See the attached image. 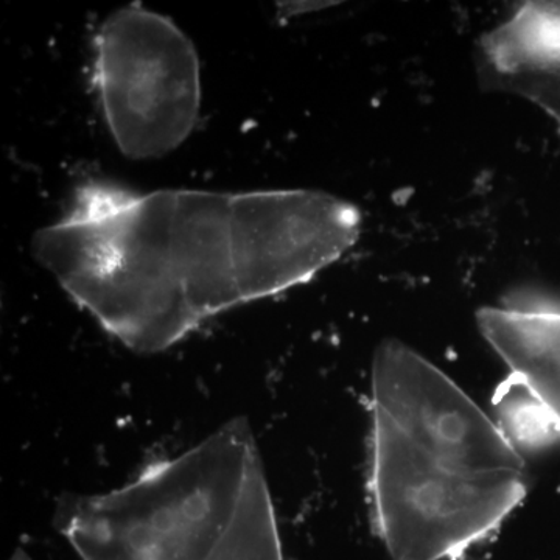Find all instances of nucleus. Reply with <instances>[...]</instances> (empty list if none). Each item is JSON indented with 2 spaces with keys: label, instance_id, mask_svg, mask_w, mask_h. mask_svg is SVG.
<instances>
[{
  "label": "nucleus",
  "instance_id": "nucleus-5",
  "mask_svg": "<svg viewBox=\"0 0 560 560\" xmlns=\"http://www.w3.org/2000/svg\"><path fill=\"white\" fill-rule=\"evenodd\" d=\"M478 326L510 368V390H518L504 397L508 429L521 440L541 429L560 436V307L530 302L485 307Z\"/></svg>",
  "mask_w": 560,
  "mask_h": 560
},
{
  "label": "nucleus",
  "instance_id": "nucleus-6",
  "mask_svg": "<svg viewBox=\"0 0 560 560\" xmlns=\"http://www.w3.org/2000/svg\"><path fill=\"white\" fill-rule=\"evenodd\" d=\"M478 69L490 90L521 95L560 128V2L523 3L510 21L486 33Z\"/></svg>",
  "mask_w": 560,
  "mask_h": 560
},
{
  "label": "nucleus",
  "instance_id": "nucleus-1",
  "mask_svg": "<svg viewBox=\"0 0 560 560\" xmlns=\"http://www.w3.org/2000/svg\"><path fill=\"white\" fill-rule=\"evenodd\" d=\"M361 213L326 191H138L90 179L35 259L136 352L172 348L220 313L311 282L359 241Z\"/></svg>",
  "mask_w": 560,
  "mask_h": 560
},
{
  "label": "nucleus",
  "instance_id": "nucleus-3",
  "mask_svg": "<svg viewBox=\"0 0 560 560\" xmlns=\"http://www.w3.org/2000/svg\"><path fill=\"white\" fill-rule=\"evenodd\" d=\"M58 526L81 560H283L264 464L243 419L124 488L69 499Z\"/></svg>",
  "mask_w": 560,
  "mask_h": 560
},
{
  "label": "nucleus",
  "instance_id": "nucleus-2",
  "mask_svg": "<svg viewBox=\"0 0 560 560\" xmlns=\"http://www.w3.org/2000/svg\"><path fill=\"white\" fill-rule=\"evenodd\" d=\"M372 501L394 560H455L526 495L506 431L433 363L385 341L372 363Z\"/></svg>",
  "mask_w": 560,
  "mask_h": 560
},
{
  "label": "nucleus",
  "instance_id": "nucleus-4",
  "mask_svg": "<svg viewBox=\"0 0 560 560\" xmlns=\"http://www.w3.org/2000/svg\"><path fill=\"white\" fill-rule=\"evenodd\" d=\"M94 88L120 153L158 160L179 149L197 127L200 58L171 18L131 3L98 27Z\"/></svg>",
  "mask_w": 560,
  "mask_h": 560
}]
</instances>
